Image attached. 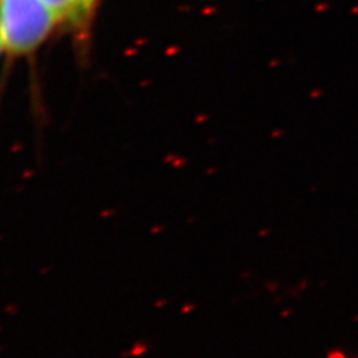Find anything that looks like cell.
I'll return each mask as SVG.
<instances>
[{
  "label": "cell",
  "mask_w": 358,
  "mask_h": 358,
  "mask_svg": "<svg viewBox=\"0 0 358 358\" xmlns=\"http://www.w3.org/2000/svg\"><path fill=\"white\" fill-rule=\"evenodd\" d=\"M59 24L45 0H0V43L9 57L36 52Z\"/></svg>",
  "instance_id": "cell-1"
},
{
  "label": "cell",
  "mask_w": 358,
  "mask_h": 358,
  "mask_svg": "<svg viewBox=\"0 0 358 358\" xmlns=\"http://www.w3.org/2000/svg\"><path fill=\"white\" fill-rule=\"evenodd\" d=\"M100 2L102 0H73L71 17L67 22L81 39L90 35V29H92Z\"/></svg>",
  "instance_id": "cell-2"
},
{
  "label": "cell",
  "mask_w": 358,
  "mask_h": 358,
  "mask_svg": "<svg viewBox=\"0 0 358 358\" xmlns=\"http://www.w3.org/2000/svg\"><path fill=\"white\" fill-rule=\"evenodd\" d=\"M52 10L60 18L62 22H67L71 17V10H72V3L73 0H45Z\"/></svg>",
  "instance_id": "cell-3"
},
{
  "label": "cell",
  "mask_w": 358,
  "mask_h": 358,
  "mask_svg": "<svg viewBox=\"0 0 358 358\" xmlns=\"http://www.w3.org/2000/svg\"><path fill=\"white\" fill-rule=\"evenodd\" d=\"M2 54H5V52H3V48H2V43H0V57H2Z\"/></svg>",
  "instance_id": "cell-4"
}]
</instances>
